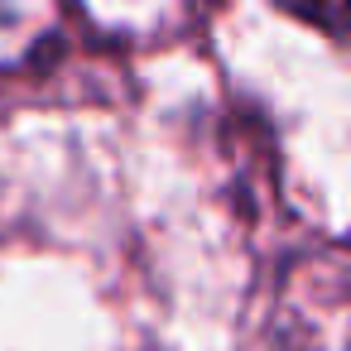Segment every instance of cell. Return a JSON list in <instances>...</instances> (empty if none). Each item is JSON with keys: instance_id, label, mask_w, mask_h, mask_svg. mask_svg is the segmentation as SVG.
I'll list each match as a JSON object with an SVG mask.
<instances>
[{"instance_id": "6da1fadb", "label": "cell", "mask_w": 351, "mask_h": 351, "mask_svg": "<svg viewBox=\"0 0 351 351\" xmlns=\"http://www.w3.org/2000/svg\"><path fill=\"white\" fill-rule=\"evenodd\" d=\"M279 5L337 39H351V0H279Z\"/></svg>"}]
</instances>
